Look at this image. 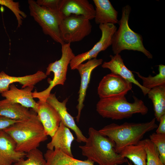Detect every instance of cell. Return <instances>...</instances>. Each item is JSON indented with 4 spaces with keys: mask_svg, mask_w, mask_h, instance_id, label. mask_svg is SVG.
Here are the masks:
<instances>
[{
    "mask_svg": "<svg viewBox=\"0 0 165 165\" xmlns=\"http://www.w3.org/2000/svg\"><path fill=\"white\" fill-rule=\"evenodd\" d=\"M85 144L80 145L82 155L99 165H119L127 163V158L117 153L111 139L93 127L88 130Z\"/></svg>",
    "mask_w": 165,
    "mask_h": 165,
    "instance_id": "cell-1",
    "label": "cell"
},
{
    "mask_svg": "<svg viewBox=\"0 0 165 165\" xmlns=\"http://www.w3.org/2000/svg\"><path fill=\"white\" fill-rule=\"evenodd\" d=\"M4 130L14 141L16 150L21 152L27 153L37 148L48 139L35 112L29 118L18 121Z\"/></svg>",
    "mask_w": 165,
    "mask_h": 165,
    "instance_id": "cell-2",
    "label": "cell"
},
{
    "mask_svg": "<svg viewBox=\"0 0 165 165\" xmlns=\"http://www.w3.org/2000/svg\"><path fill=\"white\" fill-rule=\"evenodd\" d=\"M156 120L154 118L144 123L126 122L120 125L112 123L98 130L114 142L116 151L119 153L125 147L137 144L147 133L157 128Z\"/></svg>",
    "mask_w": 165,
    "mask_h": 165,
    "instance_id": "cell-3",
    "label": "cell"
},
{
    "mask_svg": "<svg viewBox=\"0 0 165 165\" xmlns=\"http://www.w3.org/2000/svg\"><path fill=\"white\" fill-rule=\"evenodd\" d=\"M131 10L129 5L122 9L121 17L118 23L119 28L112 38V50L114 54H119L124 50L137 51L142 53L148 58L152 59V55L143 45L142 36L133 31L129 25Z\"/></svg>",
    "mask_w": 165,
    "mask_h": 165,
    "instance_id": "cell-4",
    "label": "cell"
},
{
    "mask_svg": "<svg viewBox=\"0 0 165 165\" xmlns=\"http://www.w3.org/2000/svg\"><path fill=\"white\" fill-rule=\"evenodd\" d=\"M130 103L125 97L100 99L96 105V111L102 117L113 120L127 119L135 114L145 115L148 109L144 102L135 96Z\"/></svg>",
    "mask_w": 165,
    "mask_h": 165,
    "instance_id": "cell-5",
    "label": "cell"
},
{
    "mask_svg": "<svg viewBox=\"0 0 165 165\" xmlns=\"http://www.w3.org/2000/svg\"><path fill=\"white\" fill-rule=\"evenodd\" d=\"M62 55L61 58L50 63L46 68L45 73L49 75L51 72L54 74L52 80H49L50 85L45 90L41 92L36 91L32 92L34 98L39 101H46L53 88L57 85H63L66 79L68 67L72 59L75 56L71 47V43H64L61 45Z\"/></svg>",
    "mask_w": 165,
    "mask_h": 165,
    "instance_id": "cell-6",
    "label": "cell"
},
{
    "mask_svg": "<svg viewBox=\"0 0 165 165\" xmlns=\"http://www.w3.org/2000/svg\"><path fill=\"white\" fill-rule=\"evenodd\" d=\"M28 3L31 16L41 27L44 33L61 45L64 43L61 37L59 20L57 16L34 0H28Z\"/></svg>",
    "mask_w": 165,
    "mask_h": 165,
    "instance_id": "cell-7",
    "label": "cell"
},
{
    "mask_svg": "<svg viewBox=\"0 0 165 165\" xmlns=\"http://www.w3.org/2000/svg\"><path fill=\"white\" fill-rule=\"evenodd\" d=\"M90 20L83 16L74 15L64 18L59 27L64 43L79 42L90 35L92 28Z\"/></svg>",
    "mask_w": 165,
    "mask_h": 165,
    "instance_id": "cell-8",
    "label": "cell"
},
{
    "mask_svg": "<svg viewBox=\"0 0 165 165\" xmlns=\"http://www.w3.org/2000/svg\"><path fill=\"white\" fill-rule=\"evenodd\" d=\"M99 28L101 32L100 40L89 50L75 55L69 64L72 70L76 69L78 65L87 60L96 58L100 52L112 45L113 36L117 29L116 26L111 24H100Z\"/></svg>",
    "mask_w": 165,
    "mask_h": 165,
    "instance_id": "cell-9",
    "label": "cell"
},
{
    "mask_svg": "<svg viewBox=\"0 0 165 165\" xmlns=\"http://www.w3.org/2000/svg\"><path fill=\"white\" fill-rule=\"evenodd\" d=\"M132 88L131 83L111 73L104 76L100 82L97 94L100 99L124 96Z\"/></svg>",
    "mask_w": 165,
    "mask_h": 165,
    "instance_id": "cell-10",
    "label": "cell"
},
{
    "mask_svg": "<svg viewBox=\"0 0 165 165\" xmlns=\"http://www.w3.org/2000/svg\"><path fill=\"white\" fill-rule=\"evenodd\" d=\"M102 62L103 60L101 59L94 58L88 60L85 63L79 64L76 68L81 77V83L78 93V103L76 106L78 113L76 116V120L77 122L79 121L81 111L84 106L83 102L91 73L95 68L102 64Z\"/></svg>",
    "mask_w": 165,
    "mask_h": 165,
    "instance_id": "cell-11",
    "label": "cell"
},
{
    "mask_svg": "<svg viewBox=\"0 0 165 165\" xmlns=\"http://www.w3.org/2000/svg\"><path fill=\"white\" fill-rule=\"evenodd\" d=\"M36 112L46 134L52 137L58 129L61 120L54 108L46 101H38Z\"/></svg>",
    "mask_w": 165,
    "mask_h": 165,
    "instance_id": "cell-12",
    "label": "cell"
},
{
    "mask_svg": "<svg viewBox=\"0 0 165 165\" xmlns=\"http://www.w3.org/2000/svg\"><path fill=\"white\" fill-rule=\"evenodd\" d=\"M68 99L66 98L62 102L57 98L55 94L50 93L46 101L51 105L57 111L61 119V122L67 127L74 132L78 142L85 143L87 138L83 134L80 129L76 125L74 117L68 112L66 103Z\"/></svg>",
    "mask_w": 165,
    "mask_h": 165,
    "instance_id": "cell-13",
    "label": "cell"
},
{
    "mask_svg": "<svg viewBox=\"0 0 165 165\" xmlns=\"http://www.w3.org/2000/svg\"><path fill=\"white\" fill-rule=\"evenodd\" d=\"M26 154L16 151L13 138L4 130H0V165H13Z\"/></svg>",
    "mask_w": 165,
    "mask_h": 165,
    "instance_id": "cell-14",
    "label": "cell"
},
{
    "mask_svg": "<svg viewBox=\"0 0 165 165\" xmlns=\"http://www.w3.org/2000/svg\"><path fill=\"white\" fill-rule=\"evenodd\" d=\"M34 88L26 87L19 89L13 83L8 90L1 94L9 101L18 104L28 108H31L36 113L38 104L33 97L32 91Z\"/></svg>",
    "mask_w": 165,
    "mask_h": 165,
    "instance_id": "cell-15",
    "label": "cell"
},
{
    "mask_svg": "<svg viewBox=\"0 0 165 165\" xmlns=\"http://www.w3.org/2000/svg\"><path fill=\"white\" fill-rule=\"evenodd\" d=\"M47 76L45 73L40 70L32 75L18 77L10 76L2 71L0 72V93L8 90L10 85L15 82L22 85V88L26 87H34L36 84Z\"/></svg>",
    "mask_w": 165,
    "mask_h": 165,
    "instance_id": "cell-16",
    "label": "cell"
},
{
    "mask_svg": "<svg viewBox=\"0 0 165 165\" xmlns=\"http://www.w3.org/2000/svg\"><path fill=\"white\" fill-rule=\"evenodd\" d=\"M51 140L47 144L48 150L59 149L71 157H74L71 150L72 144L75 139L70 129L61 122Z\"/></svg>",
    "mask_w": 165,
    "mask_h": 165,
    "instance_id": "cell-17",
    "label": "cell"
},
{
    "mask_svg": "<svg viewBox=\"0 0 165 165\" xmlns=\"http://www.w3.org/2000/svg\"><path fill=\"white\" fill-rule=\"evenodd\" d=\"M63 19L71 15L82 16L90 20L94 18L95 9L87 0H64L61 9Z\"/></svg>",
    "mask_w": 165,
    "mask_h": 165,
    "instance_id": "cell-18",
    "label": "cell"
},
{
    "mask_svg": "<svg viewBox=\"0 0 165 165\" xmlns=\"http://www.w3.org/2000/svg\"><path fill=\"white\" fill-rule=\"evenodd\" d=\"M111 59L108 62H104L102 65L103 68L109 69L111 73L117 74L127 81L137 86L141 90L144 95L147 94L149 90L144 87L135 78L132 72L125 66L119 54L110 55Z\"/></svg>",
    "mask_w": 165,
    "mask_h": 165,
    "instance_id": "cell-19",
    "label": "cell"
},
{
    "mask_svg": "<svg viewBox=\"0 0 165 165\" xmlns=\"http://www.w3.org/2000/svg\"><path fill=\"white\" fill-rule=\"evenodd\" d=\"M95 6V21L96 24H118V12L108 0H93Z\"/></svg>",
    "mask_w": 165,
    "mask_h": 165,
    "instance_id": "cell-20",
    "label": "cell"
},
{
    "mask_svg": "<svg viewBox=\"0 0 165 165\" xmlns=\"http://www.w3.org/2000/svg\"><path fill=\"white\" fill-rule=\"evenodd\" d=\"M34 112L18 104L11 102L6 99L0 100V116L21 121L29 118Z\"/></svg>",
    "mask_w": 165,
    "mask_h": 165,
    "instance_id": "cell-21",
    "label": "cell"
},
{
    "mask_svg": "<svg viewBox=\"0 0 165 165\" xmlns=\"http://www.w3.org/2000/svg\"><path fill=\"white\" fill-rule=\"evenodd\" d=\"M44 156L46 165H94V163L91 161L75 159L59 149H48Z\"/></svg>",
    "mask_w": 165,
    "mask_h": 165,
    "instance_id": "cell-22",
    "label": "cell"
},
{
    "mask_svg": "<svg viewBox=\"0 0 165 165\" xmlns=\"http://www.w3.org/2000/svg\"><path fill=\"white\" fill-rule=\"evenodd\" d=\"M119 154L129 159L135 165H146V152L143 140L126 147Z\"/></svg>",
    "mask_w": 165,
    "mask_h": 165,
    "instance_id": "cell-23",
    "label": "cell"
},
{
    "mask_svg": "<svg viewBox=\"0 0 165 165\" xmlns=\"http://www.w3.org/2000/svg\"><path fill=\"white\" fill-rule=\"evenodd\" d=\"M147 94L153 103L155 118L159 122L165 115V84L149 90Z\"/></svg>",
    "mask_w": 165,
    "mask_h": 165,
    "instance_id": "cell-24",
    "label": "cell"
},
{
    "mask_svg": "<svg viewBox=\"0 0 165 165\" xmlns=\"http://www.w3.org/2000/svg\"><path fill=\"white\" fill-rule=\"evenodd\" d=\"M159 73L154 76L149 75L147 77L141 75L136 72L138 76L142 80V86L149 90L155 87L165 84V66L160 64L159 66Z\"/></svg>",
    "mask_w": 165,
    "mask_h": 165,
    "instance_id": "cell-25",
    "label": "cell"
},
{
    "mask_svg": "<svg viewBox=\"0 0 165 165\" xmlns=\"http://www.w3.org/2000/svg\"><path fill=\"white\" fill-rule=\"evenodd\" d=\"M27 158L20 160L13 165H46V161L42 152L38 148L27 153Z\"/></svg>",
    "mask_w": 165,
    "mask_h": 165,
    "instance_id": "cell-26",
    "label": "cell"
},
{
    "mask_svg": "<svg viewBox=\"0 0 165 165\" xmlns=\"http://www.w3.org/2000/svg\"><path fill=\"white\" fill-rule=\"evenodd\" d=\"M146 152V165H165L161 161L159 152L149 139L143 140Z\"/></svg>",
    "mask_w": 165,
    "mask_h": 165,
    "instance_id": "cell-27",
    "label": "cell"
},
{
    "mask_svg": "<svg viewBox=\"0 0 165 165\" xmlns=\"http://www.w3.org/2000/svg\"><path fill=\"white\" fill-rule=\"evenodd\" d=\"M36 2L39 6L54 13L60 22L63 19L61 9L64 0H37Z\"/></svg>",
    "mask_w": 165,
    "mask_h": 165,
    "instance_id": "cell-28",
    "label": "cell"
},
{
    "mask_svg": "<svg viewBox=\"0 0 165 165\" xmlns=\"http://www.w3.org/2000/svg\"><path fill=\"white\" fill-rule=\"evenodd\" d=\"M149 139L156 147L161 161L165 164V134L153 133L150 135Z\"/></svg>",
    "mask_w": 165,
    "mask_h": 165,
    "instance_id": "cell-29",
    "label": "cell"
},
{
    "mask_svg": "<svg viewBox=\"0 0 165 165\" xmlns=\"http://www.w3.org/2000/svg\"><path fill=\"white\" fill-rule=\"evenodd\" d=\"M18 121L0 116V130H4Z\"/></svg>",
    "mask_w": 165,
    "mask_h": 165,
    "instance_id": "cell-30",
    "label": "cell"
},
{
    "mask_svg": "<svg viewBox=\"0 0 165 165\" xmlns=\"http://www.w3.org/2000/svg\"><path fill=\"white\" fill-rule=\"evenodd\" d=\"M159 122V125L157 128L156 133L159 134H165V115L161 117Z\"/></svg>",
    "mask_w": 165,
    "mask_h": 165,
    "instance_id": "cell-31",
    "label": "cell"
},
{
    "mask_svg": "<svg viewBox=\"0 0 165 165\" xmlns=\"http://www.w3.org/2000/svg\"><path fill=\"white\" fill-rule=\"evenodd\" d=\"M127 162V163L128 165H133L131 162H130L128 161V160Z\"/></svg>",
    "mask_w": 165,
    "mask_h": 165,
    "instance_id": "cell-32",
    "label": "cell"
}]
</instances>
